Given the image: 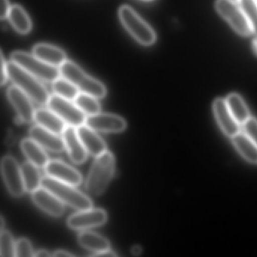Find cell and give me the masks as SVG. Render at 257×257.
<instances>
[{
  "label": "cell",
  "instance_id": "cell-39",
  "mask_svg": "<svg viewBox=\"0 0 257 257\" xmlns=\"http://www.w3.org/2000/svg\"><path fill=\"white\" fill-rule=\"evenodd\" d=\"M4 230V216L1 217V231Z\"/></svg>",
  "mask_w": 257,
  "mask_h": 257
},
{
  "label": "cell",
  "instance_id": "cell-32",
  "mask_svg": "<svg viewBox=\"0 0 257 257\" xmlns=\"http://www.w3.org/2000/svg\"><path fill=\"white\" fill-rule=\"evenodd\" d=\"M242 132L257 145V120L249 117L241 125Z\"/></svg>",
  "mask_w": 257,
  "mask_h": 257
},
{
  "label": "cell",
  "instance_id": "cell-28",
  "mask_svg": "<svg viewBox=\"0 0 257 257\" xmlns=\"http://www.w3.org/2000/svg\"><path fill=\"white\" fill-rule=\"evenodd\" d=\"M74 103L86 115H93L100 113V103L97 101V98L94 96L79 93L75 99Z\"/></svg>",
  "mask_w": 257,
  "mask_h": 257
},
{
  "label": "cell",
  "instance_id": "cell-10",
  "mask_svg": "<svg viewBox=\"0 0 257 257\" xmlns=\"http://www.w3.org/2000/svg\"><path fill=\"white\" fill-rule=\"evenodd\" d=\"M107 220V214L103 209L79 210L67 219V225L72 229L85 230L103 225Z\"/></svg>",
  "mask_w": 257,
  "mask_h": 257
},
{
  "label": "cell",
  "instance_id": "cell-7",
  "mask_svg": "<svg viewBox=\"0 0 257 257\" xmlns=\"http://www.w3.org/2000/svg\"><path fill=\"white\" fill-rule=\"evenodd\" d=\"M215 9L237 34L243 37L252 34L250 25L238 3L234 0H216Z\"/></svg>",
  "mask_w": 257,
  "mask_h": 257
},
{
  "label": "cell",
  "instance_id": "cell-21",
  "mask_svg": "<svg viewBox=\"0 0 257 257\" xmlns=\"http://www.w3.org/2000/svg\"><path fill=\"white\" fill-rule=\"evenodd\" d=\"M21 147L29 162L38 168H45L49 163V156L43 150L44 148L31 138L23 140Z\"/></svg>",
  "mask_w": 257,
  "mask_h": 257
},
{
  "label": "cell",
  "instance_id": "cell-25",
  "mask_svg": "<svg viewBox=\"0 0 257 257\" xmlns=\"http://www.w3.org/2000/svg\"><path fill=\"white\" fill-rule=\"evenodd\" d=\"M22 172L23 175L25 189L29 192H34L42 186L41 174L38 167L36 166L31 162H25L22 165Z\"/></svg>",
  "mask_w": 257,
  "mask_h": 257
},
{
  "label": "cell",
  "instance_id": "cell-24",
  "mask_svg": "<svg viewBox=\"0 0 257 257\" xmlns=\"http://www.w3.org/2000/svg\"><path fill=\"white\" fill-rule=\"evenodd\" d=\"M9 20L19 34H28L32 28V22L28 13L22 7L14 5L11 7L8 16Z\"/></svg>",
  "mask_w": 257,
  "mask_h": 257
},
{
  "label": "cell",
  "instance_id": "cell-38",
  "mask_svg": "<svg viewBox=\"0 0 257 257\" xmlns=\"http://www.w3.org/2000/svg\"><path fill=\"white\" fill-rule=\"evenodd\" d=\"M132 252L134 254V255H139L142 252V248L141 246H138V245H136V246H134L132 249Z\"/></svg>",
  "mask_w": 257,
  "mask_h": 257
},
{
  "label": "cell",
  "instance_id": "cell-16",
  "mask_svg": "<svg viewBox=\"0 0 257 257\" xmlns=\"http://www.w3.org/2000/svg\"><path fill=\"white\" fill-rule=\"evenodd\" d=\"M62 135L65 148L72 162L77 165L84 163L88 157V152L79 138L76 127L67 125Z\"/></svg>",
  "mask_w": 257,
  "mask_h": 257
},
{
  "label": "cell",
  "instance_id": "cell-30",
  "mask_svg": "<svg viewBox=\"0 0 257 257\" xmlns=\"http://www.w3.org/2000/svg\"><path fill=\"white\" fill-rule=\"evenodd\" d=\"M16 243L12 234L7 230L1 231L0 255L2 257L16 256Z\"/></svg>",
  "mask_w": 257,
  "mask_h": 257
},
{
  "label": "cell",
  "instance_id": "cell-8",
  "mask_svg": "<svg viewBox=\"0 0 257 257\" xmlns=\"http://www.w3.org/2000/svg\"><path fill=\"white\" fill-rule=\"evenodd\" d=\"M47 105L51 110L55 112L68 125L77 127L85 124L87 118L85 114L76 103H72L71 100L54 94L51 96Z\"/></svg>",
  "mask_w": 257,
  "mask_h": 257
},
{
  "label": "cell",
  "instance_id": "cell-36",
  "mask_svg": "<svg viewBox=\"0 0 257 257\" xmlns=\"http://www.w3.org/2000/svg\"><path fill=\"white\" fill-rule=\"evenodd\" d=\"M53 256L57 257H68V256H73V254L70 253V252H67V251L65 250H57L56 252H54L52 254Z\"/></svg>",
  "mask_w": 257,
  "mask_h": 257
},
{
  "label": "cell",
  "instance_id": "cell-9",
  "mask_svg": "<svg viewBox=\"0 0 257 257\" xmlns=\"http://www.w3.org/2000/svg\"><path fill=\"white\" fill-rule=\"evenodd\" d=\"M1 171L6 186L13 196L19 198L25 193V183L22 168L11 156H5L1 162Z\"/></svg>",
  "mask_w": 257,
  "mask_h": 257
},
{
  "label": "cell",
  "instance_id": "cell-19",
  "mask_svg": "<svg viewBox=\"0 0 257 257\" xmlns=\"http://www.w3.org/2000/svg\"><path fill=\"white\" fill-rule=\"evenodd\" d=\"M33 53L46 64L54 67H61L67 61L65 52L60 48L52 45L44 43L36 45L33 49Z\"/></svg>",
  "mask_w": 257,
  "mask_h": 257
},
{
  "label": "cell",
  "instance_id": "cell-15",
  "mask_svg": "<svg viewBox=\"0 0 257 257\" xmlns=\"http://www.w3.org/2000/svg\"><path fill=\"white\" fill-rule=\"evenodd\" d=\"M32 199L36 205L52 216H62L64 206L62 201L46 188H39L32 192Z\"/></svg>",
  "mask_w": 257,
  "mask_h": 257
},
{
  "label": "cell",
  "instance_id": "cell-18",
  "mask_svg": "<svg viewBox=\"0 0 257 257\" xmlns=\"http://www.w3.org/2000/svg\"><path fill=\"white\" fill-rule=\"evenodd\" d=\"M78 135L88 153L91 156H97L106 151V145L103 140L97 135L95 131L90 128L86 124L76 127Z\"/></svg>",
  "mask_w": 257,
  "mask_h": 257
},
{
  "label": "cell",
  "instance_id": "cell-1",
  "mask_svg": "<svg viewBox=\"0 0 257 257\" xmlns=\"http://www.w3.org/2000/svg\"><path fill=\"white\" fill-rule=\"evenodd\" d=\"M115 166V158L110 152L106 150L97 156L85 182L87 192L94 196L103 193L113 177Z\"/></svg>",
  "mask_w": 257,
  "mask_h": 257
},
{
  "label": "cell",
  "instance_id": "cell-35",
  "mask_svg": "<svg viewBox=\"0 0 257 257\" xmlns=\"http://www.w3.org/2000/svg\"><path fill=\"white\" fill-rule=\"evenodd\" d=\"M93 256H116L117 254L115 252L109 250L104 251V252H96V253L92 254Z\"/></svg>",
  "mask_w": 257,
  "mask_h": 257
},
{
  "label": "cell",
  "instance_id": "cell-23",
  "mask_svg": "<svg viewBox=\"0 0 257 257\" xmlns=\"http://www.w3.org/2000/svg\"><path fill=\"white\" fill-rule=\"evenodd\" d=\"M237 151L250 163L257 165V145L243 132H240L231 138Z\"/></svg>",
  "mask_w": 257,
  "mask_h": 257
},
{
  "label": "cell",
  "instance_id": "cell-2",
  "mask_svg": "<svg viewBox=\"0 0 257 257\" xmlns=\"http://www.w3.org/2000/svg\"><path fill=\"white\" fill-rule=\"evenodd\" d=\"M8 73L9 78L14 85L28 94L31 100L41 106L48 104L51 96L38 78L12 61L8 63Z\"/></svg>",
  "mask_w": 257,
  "mask_h": 257
},
{
  "label": "cell",
  "instance_id": "cell-12",
  "mask_svg": "<svg viewBox=\"0 0 257 257\" xmlns=\"http://www.w3.org/2000/svg\"><path fill=\"white\" fill-rule=\"evenodd\" d=\"M7 96L22 121L26 123L32 122L34 120L35 110L31 97L16 85H13L9 88Z\"/></svg>",
  "mask_w": 257,
  "mask_h": 257
},
{
  "label": "cell",
  "instance_id": "cell-20",
  "mask_svg": "<svg viewBox=\"0 0 257 257\" xmlns=\"http://www.w3.org/2000/svg\"><path fill=\"white\" fill-rule=\"evenodd\" d=\"M34 121L39 125L58 135L64 133V130L67 127L64 120L60 118L55 112L51 110L49 108V109L40 108L36 110Z\"/></svg>",
  "mask_w": 257,
  "mask_h": 257
},
{
  "label": "cell",
  "instance_id": "cell-13",
  "mask_svg": "<svg viewBox=\"0 0 257 257\" xmlns=\"http://www.w3.org/2000/svg\"><path fill=\"white\" fill-rule=\"evenodd\" d=\"M45 171L49 177L72 186H79L82 182L80 173L62 161H49L45 167Z\"/></svg>",
  "mask_w": 257,
  "mask_h": 257
},
{
  "label": "cell",
  "instance_id": "cell-6",
  "mask_svg": "<svg viewBox=\"0 0 257 257\" xmlns=\"http://www.w3.org/2000/svg\"><path fill=\"white\" fill-rule=\"evenodd\" d=\"M11 61L45 82H54L61 76L60 69L46 64L34 54L18 51L12 54Z\"/></svg>",
  "mask_w": 257,
  "mask_h": 257
},
{
  "label": "cell",
  "instance_id": "cell-4",
  "mask_svg": "<svg viewBox=\"0 0 257 257\" xmlns=\"http://www.w3.org/2000/svg\"><path fill=\"white\" fill-rule=\"evenodd\" d=\"M42 186L56 195L63 203L76 210H85L92 208L91 200L76 189L74 186L58 181L47 176L43 177Z\"/></svg>",
  "mask_w": 257,
  "mask_h": 257
},
{
  "label": "cell",
  "instance_id": "cell-26",
  "mask_svg": "<svg viewBox=\"0 0 257 257\" xmlns=\"http://www.w3.org/2000/svg\"><path fill=\"white\" fill-rule=\"evenodd\" d=\"M227 105L236 121L242 125L249 119V112L246 103L237 94H231L226 97Z\"/></svg>",
  "mask_w": 257,
  "mask_h": 257
},
{
  "label": "cell",
  "instance_id": "cell-5",
  "mask_svg": "<svg viewBox=\"0 0 257 257\" xmlns=\"http://www.w3.org/2000/svg\"><path fill=\"white\" fill-rule=\"evenodd\" d=\"M118 16L123 26L138 43L144 46H151L156 42V34L153 28L133 9L128 6H122L120 7Z\"/></svg>",
  "mask_w": 257,
  "mask_h": 257
},
{
  "label": "cell",
  "instance_id": "cell-41",
  "mask_svg": "<svg viewBox=\"0 0 257 257\" xmlns=\"http://www.w3.org/2000/svg\"><path fill=\"white\" fill-rule=\"evenodd\" d=\"M234 1H236V2H237V3L239 2V0H234Z\"/></svg>",
  "mask_w": 257,
  "mask_h": 257
},
{
  "label": "cell",
  "instance_id": "cell-42",
  "mask_svg": "<svg viewBox=\"0 0 257 257\" xmlns=\"http://www.w3.org/2000/svg\"><path fill=\"white\" fill-rule=\"evenodd\" d=\"M144 1H151V0H144Z\"/></svg>",
  "mask_w": 257,
  "mask_h": 257
},
{
  "label": "cell",
  "instance_id": "cell-40",
  "mask_svg": "<svg viewBox=\"0 0 257 257\" xmlns=\"http://www.w3.org/2000/svg\"><path fill=\"white\" fill-rule=\"evenodd\" d=\"M253 49L255 53L257 54V40H255V41L253 42Z\"/></svg>",
  "mask_w": 257,
  "mask_h": 257
},
{
  "label": "cell",
  "instance_id": "cell-22",
  "mask_svg": "<svg viewBox=\"0 0 257 257\" xmlns=\"http://www.w3.org/2000/svg\"><path fill=\"white\" fill-rule=\"evenodd\" d=\"M81 246L88 250L96 252H104L110 249V243L107 239L92 231H83L78 236Z\"/></svg>",
  "mask_w": 257,
  "mask_h": 257
},
{
  "label": "cell",
  "instance_id": "cell-37",
  "mask_svg": "<svg viewBox=\"0 0 257 257\" xmlns=\"http://www.w3.org/2000/svg\"><path fill=\"white\" fill-rule=\"evenodd\" d=\"M52 254L46 249H40V250L34 252V256L43 257V256H51Z\"/></svg>",
  "mask_w": 257,
  "mask_h": 257
},
{
  "label": "cell",
  "instance_id": "cell-11",
  "mask_svg": "<svg viewBox=\"0 0 257 257\" xmlns=\"http://www.w3.org/2000/svg\"><path fill=\"white\" fill-rule=\"evenodd\" d=\"M85 124L95 132L104 133H120L127 127V123L122 117L108 113L88 115Z\"/></svg>",
  "mask_w": 257,
  "mask_h": 257
},
{
  "label": "cell",
  "instance_id": "cell-27",
  "mask_svg": "<svg viewBox=\"0 0 257 257\" xmlns=\"http://www.w3.org/2000/svg\"><path fill=\"white\" fill-rule=\"evenodd\" d=\"M52 89L56 95L69 100H74L80 91L68 79L59 77L52 82Z\"/></svg>",
  "mask_w": 257,
  "mask_h": 257
},
{
  "label": "cell",
  "instance_id": "cell-33",
  "mask_svg": "<svg viewBox=\"0 0 257 257\" xmlns=\"http://www.w3.org/2000/svg\"><path fill=\"white\" fill-rule=\"evenodd\" d=\"M1 85H4L7 83L9 78L8 63L6 61L4 53L1 52Z\"/></svg>",
  "mask_w": 257,
  "mask_h": 257
},
{
  "label": "cell",
  "instance_id": "cell-14",
  "mask_svg": "<svg viewBox=\"0 0 257 257\" xmlns=\"http://www.w3.org/2000/svg\"><path fill=\"white\" fill-rule=\"evenodd\" d=\"M213 111L218 124L226 136L232 138L241 132V125L233 116L225 99H216L213 102Z\"/></svg>",
  "mask_w": 257,
  "mask_h": 257
},
{
  "label": "cell",
  "instance_id": "cell-31",
  "mask_svg": "<svg viewBox=\"0 0 257 257\" xmlns=\"http://www.w3.org/2000/svg\"><path fill=\"white\" fill-rule=\"evenodd\" d=\"M16 256H34L32 244L27 238H21L16 243Z\"/></svg>",
  "mask_w": 257,
  "mask_h": 257
},
{
  "label": "cell",
  "instance_id": "cell-3",
  "mask_svg": "<svg viewBox=\"0 0 257 257\" xmlns=\"http://www.w3.org/2000/svg\"><path fill=\"white\" fill-rule=\"evenodd\" d=\"M61 76L68 79L81 93L94 96L96 98H103L106 88L102 82L91 77L73 61H67L60 67Z\"/></svg>",
  "mask_w": 257,
  "mask_h": 257
},
{
  "label": "cell",
  "instance_id": "cell-43",
  "mask_svg": "<svg viewBox=\"0 0 257 257\" xmlns=\"http://www.w3.org/2000/svg\"><path fill=\"white\" fill-rule=\"evenodd\" d=\"M256 2H257V0H256Z\"/></svg>",
  "mask_w": 257,
  "mask_h": 257
},
{
  "label": "cell",
  "instance_id": "cell-17",
  "mask_svg": "<svg viewBox=\"0 0 257 257\" xmlns=\"http://www.w3.org/2000/svg\"><path fill=\"white\" fill-rule=\"evenodd\" d=\"M29 135L31 139L52 153H61L66 149L62 138L39 124L31 127Z\"/></svg>",
  "mask_w": 257,
  "mask_h": 257
},
{
  "label": "cell",
  "instance_id": "cell-34",
  "mask_svg": "<svg viewBox=\"0 0 257 257\" xmlns=\"http://www.w3.org/2000/svg\"><path fill=\"white\" fill-rule=\"evenodd\" d=\"M0 7H1L0 16H1V19L4 20V19L8 18L9 13H10L12 7L10 6L9 0H1L0 1Z\"/></svg>",
  "mask_w": 257,
  "mask_h": 257
},
{
  "label": "cell",
  "instance_id": "cell-29",
  "mask_svg": "<svg viewBox=\"0 0 257 257\" xmlns=\"http://www.w3.org/2000/svg\"><path fill=\"white\" fill-rule=\"evenodd\" d=\"M238 4L243 10L252 33L257 37V2L256 0H239Z\"/></svg>",
  "mask_w": 257,
  "mask_h": 257
}]
</instances>
